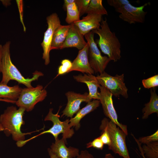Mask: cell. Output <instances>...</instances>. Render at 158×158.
<instances>
[{
	"mask_svg": "<svg viewBox=\"0 0 158 158\" xmlns=\"http://www.w3.org/2000/svg\"><path fill=\"white\" fill-rule=\"evenodd\" d=\"M25 111L23 107L17 109L16 107L11 106L8 107L0 116V123L4 133L7 136L11 135L17 143L25 140V135L32 133H23L21 130L22 126L25 124L23 116Z\"/></svg>",
	"mask_w": 158,
	"mask_h": 158,
	"instance_id": "1",
	"label": "cell"
},
{
	"mask_svg": "<svg viewBox=\"0 0 158 158\" xmlns=\"http://www.w3.org/2000/svg\"><path fill=\"white\" fill-rule=\"evenodd\" d=\"M10 44L11 42L9 41L7 42L3 46L1 69L2 78L0 83L7 85L10 80H14L19 83L23 84L27 87H32L31 83L37 80L40 77L43 76L44 74L37 71L33 73L32 78H25L11 61L10 52Z\"/></svg>",
	"mask_w": 158,
	"mask_h": 158,
	"instance_id": "2",
	"label": "cell"
},
{
	"mask_svg": "<svg viewBox=\"0 0 158 158\" xmlns=\"http://www.w3.org/2000/svg\"><path fill=\"white\" fill-rule=\"evenodd\" d=\"M99 37L97 44L102 51L107 55L111 60L116 62L121 58V44L115 33L109 27L106 18L102 19L99 28L92 30Z\"/></svg>",
	"mask_w": 158,
	"mask_h": 158,
	"instance_id": "3",
	"label": "cell"
},
{
	"mask_svg": "<svg viewBox=\"0 0 158 158\" xmlns=\"http://www.w3.org/2000/svg\"><path fill=\"white\" fill-rule=\"evenodd\" d=\"M115 123L105 118L101 121L99 129L106 130L108 133L111 144L109 149L114 153L117 154L123 158H130L126 141L125 133Z\"/></svg>",
	"mask_w": 158,
	"mask_h": 158,
	"instance_id": "4",
	"label": "cell"
},
{
	"mask_svg": "<svg viewBox=\"0 0 158 158\" xmlns=\"http://www.w3.org/2000/svg\"><path fill=\"white\" fill-rule=\"evenodd\" d=\"M53 109H50L49 112L46 116L44 120L49 121L52 122L53 125L49 130L44 131L37 135L27 140L22 141L21 144L23 146L29 140L35 138L37 136L45 133H49L52 134L55 140L58 138L59 135L62 134V138L66 141L67 139L71 138L74 134V131L73 128L70 127L69 123V119H68L62 121L59 118L60 116L58 114L59 111L56 114L52 113Z\"/></svg>",
	"mask_w": 158,
	"mask_h": 158,
	"instance_id": "5",
	"label": "cell"
},
{
	"mask_svg": "<svg viewBox=\"0 0 158 158\" xmlns=\"http://www.w3.org/2000/svg\"><path fill=\"white\" fill-rule=\"evenodd\" d=\"M47 94L46 90L40 85L35 87L22 88L15 103L19 107H23L27 111H30L37 103L45 99Z\"/></svg>",
	"mask_w": 158,
	"mask_h": 158,
	"instance_id": "6",
	"label": "cell"
},
{
	"mask_svg": "<svg viewBox=\"0 0 158 158\" xmlns=\"http://www.w3.org/2000/svg\"><path fill=\"white\" fill-rule=\"evenodd\" d=\"M94 33L91 31L84 36L89 45L88 59L90 67L95 73H102L111 61L108 56H103L94 40Z\"/></svg>",
	"mask_w": 158,
	"mask_h": 158,
	"instance_id": "7",
	"label": "cell"
},
{
	"mask_svg": "<svg viewBox=\"0 0 158 158\" xmlns=\"http://www.w3.org/2000/svg\"><path fill=\"white\" fill-rule=\"evenodd\" d=\"M100 86L103 87L116 97L120 95L126 98L128 97V89L124 83V75L123 74L111 76L104 71L96 76Z\"/></svg>",
	"mask_w": 158,
	"mask_h": 158,
	"instance_id": "8",
	"label": "cell"
},
{
	"mask_svg": "<svg viewBox=\"0 0 158 158\" xmlns=\"http://www.w3.org/2000/svg\"><path fill=\"white\" fill-rule=\"evenodd\" d=\"M99 100L102 105L105 115L115 123L126 135H128L127 126L120 123L118 121V116L114 106L112 96L110 91L105 87L100 86Z\"/></svg>",
	"mask_w": 158,
	"mask_h": 158,
	"instance_id": "9",
	"label": "cell"
},
{
	"mask_svg": "<svg viewBox=\"0 0 158 158\" xmlns=\"http://www.w3.org/2000/svg\"><path fill=\"white\" fill-rule=\"evenodd\" d=\"M47 28L44 33V36L41 45L43 50L42 58L44 60L45 65L50 62L49 53L51 50V44L54 31L61 24L58 15L52 13L46 18Z\"/></svg>",
	"mask_w": 158,
	"mask_h": 158,
	"instance_id": "10",
	"label": "cell"
},
{
	"mask_svg": "<svg viewBox=\"0 0 158 158\" xmlns=\"http://www.w3.org/2000/svg\"><path fill=\"white\" fill-rule=\"evenodd\" d=\"M148 4L147 3L141 6L135 7L129 3L117 12L120 13L119 17L120 19L130 24L143 23L147 13L144 9Z\"/></svg>",
	"mask_w": 158,
	"mask_h": 158,
	"instance_id": "11",
	"label": "cell"
},
{
	"mask_svg": "<svg viewBox=\"0 0 158 158\" xmlns=\"http://www.w3.org/2000/svg\"><path fill=\"white\" fill-rule=\"evenodd\" d=\"M65 95L67 99L66 106L62 111L61 117L65 116L72 118L73 115L80 109V105L82 102H88L91 101L88 96V93L85 92L81 94L72 91H68Z\"/></svg>",
	"mask_w": 158,
	"mask_h": 158,
	"instance_id": "12",
	"label": "cell"
},
{
	"mask_svg": "<svg viewBox=\"0 0 158 158\" xmlns=\"http://www.w3.org/2000/svg\"><path fill=\"white\" fill-rule=\"evenodd\" d=\"M89 45L87 42L86 45L80 50L76 58L72 62L71 67L68 73L76 71L92 74L94 71L90 66L88 59Z\"/></svg>",
	"mask_w": 158,
	"mask_h": 158,
	"instance_id": "13",
	"label": "cell"
},
{
	"mask_svg": "<svg viewBox=\"0 0 158 158\" xmlns=\"http://www.w3.org/2000/svg\"><path fill=\"white\" fill-rule=\"evenodd\" d=\"M102 16L100 15L87 14L81 20L73 23L78 27L81 33L84 36L90 31L100 27Z\"/></svg>",
	"mask_w": 158,
	"mask_h": 158,
	"instance_id": "14",
	"label": "cell"
},
{
	"mask_svg": "<svg viewBox=\"0 0 158 158\" xmlns=\"http://www.w3.org/2000/svg\"><path fill=\"white\" fill-rule=\"evenodd\" d=\"M71 24L66 39L61 49L74 47L79 50L82 49L86 45L84 35L80 32L78 28L73 23Z\"/></svg>",
	"mask_w": 158,
	"mask_h": 158,
	"instance_id": "15",
	"label": "cell"
},
{
	"mask_svg": "<svg viewBox=\"0 0 158 158\" xmlns=\"http://www.w3.org/2000/svg\"><path fill=\"white\" fill-rule=\"evenodd\" d=\"M50 146L51 151L59 158H74L79 154V150L72 147H66L65 140L63 138L55 140Z\"/></svg>",
	"mask_w": 158,
	"mask_h": 158,
	"instance_id": "16",
	"label": "cell"
},
{
	"mask_svg": "<svg viewBox=\"0 0 158 158\" xmlns=\"http://www.w3.org/2000/svg\"><path fill=\"white\" fill-rule=\"evenodd\" d=\"M73 78L77 81L86 84L88 88V96L90 99L99 100L100 93L97 90L100 86L96 76L92 74H79L74 75Z\"/></svg>",
	"mask_w": 158,
	"mask_h": 158,
	"instance_id": "17",
	"label": "cell"
},
{
	"mask_svg": "<svg viewBox=\"0 0 158 158\" xmlns=\"http://www.w3.org/2000/svg\"><path fill=\"white\" fill-rule=\"evenodd\" d=\"M100 103V101L97 99L88 102L85 107L78 111L74 117L71 118L69 123L70 127H75V130H78L80 127L81 120L87 114L96 109Z\"/></svg>",
	"mask_w": 158,
	"mask_h": 158,
	"instance_id": "18",
	"label": "cell"
},
{
	"mask_svg": "<svg viewBox=\"0 0 158 158\" xmlns=\"http://www.w3.org/2000/svg\"><path fill=\"white\" fill-rule=\"evenodd\" d=\"M71 24L60 25L54 32L51 44V50L61 49L67 36Z\"/></svg>",
	"mask_w": 158,
	"mask_h": 158,
	"instance_id": "19",
	"label": "cell"
},
{
	"mask_svg": "<svg viewBox=\"0 0 158 158\" xmlns=\"http://www.w3.org/2000/svg\"><path fill=\"white\" fill-rule=\"evenodd\" d=\"M22 88L18 85L10 87L0 83V99L16 103L21 91Z\"/></svg>",
	"mask_w": 158,
	"mask_h": 158,
	"instance_id": "20",
	"label": "cell"
},
{
	"mask_svg": "<svg viewBox=\"0 0 158 158\" xmlns=\"http://www.w3.org/2000/svg\"><path fill=\"white\" fill-rule=\"evenodd\" d=\"M151 97L150 101L145 104L142 109L143 119L147 118L149 116L153 113L158 114V96L155 89L150 90Z\"/></svg>",
	"mask_w": 158,
	"mask_h": 158,
	"instance_id": "21",
	"label": "cell"
},
{
	"mask_svg": "<svg viewBox=\"0 0 158 158\" xmlns=\"http://www.w3.org/2000/svg\"><path fill=\"white\" fill-rule=\"evenodd\" d=\"M102 0H91L86 13L108 15V13L102 5Z\"/></svg>",
	"mask_w": 158,
	"mask_h": 158,
	"instance_id": "22",
	"label": "cell"
},
{
	"mask_svg": "<svg viewBox=\"0 0 158 158\" xmlns=\"http://www.w3.org/2000/svg\"><path fill=\"white\" fill-rule=\"evenodd\" d=\"M66 9L67 14L65 20L67 23L70 24L80 20L79 12L75 2L67 6Z\"/></svg>",
	"mask_w": 158,
	"mask_h": 158,
	"instance_id": "23",
	"label": "cell"
},
{
	"mask_svg": "<svg viewBox=\"0 0 158 158\" xmlns=\"http://www.w3.org/2000/svg\"><path fill=\"white\" fill-rule=\"evenodd\" d=\"M142 148L146 158H158V141L144 144Z\"/></svg>",
	"mask_w": 158,
	"mask_h": 158,
	"instance_id": "24",
	"label": "cell"
},
{
	"mask_svg": "<svg viewBox=\"0 0 158 158\" xmlns=\"http://www.w3.org/2000/svg\"><path fill=\"white\" fill-rule=\"evenodd\" d=\"M61 64L58 68L56 77L68 73L71 67L72 62L68 59H64L62 61Z\"/></svg>",
	"mask_w": 158,
	"mask_h": 158,
	"instance_id": "25",
	"label": "cell"
},
{
	"mask_svg": "<svg viewBox=\"0 0 158 158\" xmlns=\"http://www.w3.org/2000/svg\"><path fill=\"white\" fill-rule=\"evenodd\" d=\"M144 87L147 89L154 87L158 86V75H156L147 79L142 80Z\"/></svg>",
	"mask_w": 158,
	"mask_h": 158,
	"instance_id": "26",
	"label": "cell"
},
{
	"mask_svg": "<svg viewBox=\"0 0 158 158\" xmlns=\"http://www.w3.org/2000/svg\"><path fill=\"white\" fill-rule=\"evenodd\" d=\"M90 0H75V3L78 9L80 16L86 13Z\"/></svg>",
	"mask_w": 158,
	"mask_h": 158,
	"instance_id": "27",
	"label": "cell"
},
{
	"mask_svg": "<svg viewBox=\"0 0 158 158\" xmlns=\"http://www.w3.org/2000/svg\"><path fill=\"white\" fill-rule=\"evenodd\" d=\"M138 140L141 144H144L157 141H158V130H157L153 134L150 135L140 137Z\"/></svg>",
	"mask_w": 158,
	"mask_h": 158,
	"instance_id": "28",
	"label": "cell"
},
{
	"mask_svg": "<svg viewBox=\"0 0 158 158\" xmlns=\"http://www.w3.org/2000/svg\"><path fill=\"white\" fill-rule=\"evenodd\" d=\"M107 2L109 6L114 8L116 12L125 5L130 3V2L127 0H108Z\"/></svg>",
	"mask_w": 158,
	"mask_h": 158,
	"instance_id": "29",
	"label": "cell"
},
{
	"mask_svg": "<svg viewBox=\"0 0 158 158\" xmlns=\"http://www.w3.org/2000/svg\"><path fill=\"white\" fill-rule=\"evenodd\" d=\"M104 144L99 137L95 138L92 141L87 144L86 147L89 148L93 147L98 149L102 150Z\"/></svg>",
	"mask_w": 158,
	"mask_h": 158,
	"instance_id": "30",
	"label": "cell"
},
{
	"mask_svg": "<svg viewBox=\"0 0 158 158\" xmlns=\"http://www.w3.org/2000/svg\"><path fill=\"white\" fill-rule=\"evenodd\" d=\"M102 131L101 135L99 138L104 144L107 145L109 147L111 144L109 135L106 130H103Z\"/></svg>",
	"mask_w": 158,
	"mask_h": 158,
	"instance_id": "31",
	"label": "cell"
},
{
	"mask_svg": "<svg viewBox=\"0 0 158 158\" xmlns=\"http://www.w3.org/2000/svg\"><path fill=\"white\" fill-rule=\"evenodd\" d=\"M77 158H94L93 155L86 150L81 151Z\"/></svg>",
	"mask_w": 158,
	"mask_h": 158,
	"instance_id": "32",
	"label": "cell"
},
{
	"mask_svg": "<svg viewBox=\"0 0 158 158\" xmlns=\"http://www.w3.org/2000/svg\"><path fill=\"white\" fill-rule=\"evenodd\" d=\"M16 2L19 8V12L20 13V18L21 21L22 23H23L22 19V13H23V1L22 0H17Z\"/></svg>",
	"mask_w": 158,
	"mask_h": 158,
	"instance_id": "33",
	"label": "cell"
},
{
	"mask_svg": "<svg viewBox=\"0 0 158 158\" xmlns=\"http://www.w3.org/2000/svg\"><path fill=\"white\" fill-rule=\"evenodd\" d=\"M132 135L133 136V138L137 142V145H138V147L139 150L140 151V152L141 153V155H142V157L143 158H146L145 157V156L143 152L142 148V146L141 145V144L138 141V139H136L135 137L132 134Z\"/></svg>",
	"mask_w": 158,
	"mask_h": 158,
	"instance_id": "34",
	"label": "cell"
},
{
	"mask_svg": "<svg viewBox=\"0 0 158 158\" xmlns=\"http://www.w3.org/2000/svg\"><path fill=\"white\" fill-rule=\"evenodd\" d=\"M3 54V46L0 44V72H1L2 61Z\"/></svg>",
	"mask_w": 158,
	"mask_h": 158,
	"instance_id": "35",
	"label": "cell"
},
{
	"mask_svg": "<svg viewBox=\"0 0 158 158\" xmlns=\"http://www.w3.org/2000/svg\"><path fill=\"white\" fill-rule=\"evenodd\" d=\"M75 0H64L63 8L66 9V6L68 5L75 2Z\"/></svg>",
	"mask_w": 158,
	"mask_h": 158,
	"instance_id": "36",
	"label": "cell"
},
{
	"mask_svg": "<svg viewBox=\"0 0 158 158\" xmlns=\"http://www.w3.org/2000/svg\"><path fill=\"white\" fill-rule=\"evenodd\" d=\"M48 151L50 158H59L51 151L49 148L48 149Z\"/></svg>",
	"mask_w": 158,
	"mask_h": 158,
	"instance_id": "37",
	"label": "cell"
},
{
	"mask_svg": "<svg viewBox=\"0 0 158 158\" xmlns=\"http://www.w3.org/2000/svg\"><path fill=\"white\" fill-rule=\"evenodd\" d=\"M102 158H115L110 153L106 154L104 157Z\"/></svg>",
	"mask_w": 158,
	"mask_h": 158,
	"instance_id": "38",
	"label": "cell"
},
{
	"mask_svg": "<svg viewBox=\"0 0 158 158\" xmlns=\"http://www.w3.org/2000/svg\"><path fill=\"white\" fill-rule=\"evenodd\" d=\"M0 101H4L7 102H11V101H10L2 99H0Z\"/></svg>",
	"mask_w": 158,
	"mask_h": 158,
	"instance_id": "39",
	"label": "cell"
},
{
	"mask_svg": "<svg viewBox=\"0 0 158 158\" xmlns=\"http://www.w3.org/2000/svg\"><path fill=\"white\" fill-rule=\"evenodd\" d=\"M4 129L1 124L0 123V131H4Z\"/></svg>",
	"mask_w": 158,
	"mask_h": 158,
	"instance_id": "40",
	"label": "cell"
}]
</instances>
